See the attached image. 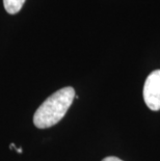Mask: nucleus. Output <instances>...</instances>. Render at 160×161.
<instances>
[{"label": "nucleus", "instance_id": "f03ea898", "mask_svg": "<svg viewBox=\"0 0 160 161\" xmlns=\"http://www.w3.org/2000/svg\"><path fill=\"white\" fill-rule=\"evenodd\" d=\"M144 99L151 110H160V70L152 72L146 79Z\"/></svg>", "mask_w": 160, "mask_h": 161}, {"label": "nucleus", "instance_id": "20e7f679", "mask_svg": "<svg viewBox=\"0 0 160 161\" xmlns=\"http://www.w3.org/2000/svg\"><path fill=\"white\" fill-rule=\"evenodd\" d=\"M102 161H123V160H121L120 158H118V157L109 156V157H106V158H104Z\"/></svg>", "mask_w": 160, "mask_h": 161}, {"label": "nucleus", "instance_id": "f257e3e1", "mask_svg": "<svg viewBox=\"0 0 160 161\" xmlns=\"http://www.w3.org/2000/svg\"><path fill=\"white\" fill-rule=\"evenodd\" d=\"M75 98V90L71 86L55 92L43 102L33 115V124L39 129L50 128L59 123L66 115Z\"/></svg>", "mask_w": 160, "mask_h": 161}, {"label": "nucleus", "instance_id": "7ed1b4c3", "mask_svg": "<svg viewBox=\"0 0 160 161\" xmlns=\"http://www.w3.org/2000/svg\"><path fill=\"white\" fill-rule=\"evenodd\" d=\"M25 0H3L5 11L11 15L19 13L21 11L22 6L24 5Z\"/></svg>", "mask_w": 160, "mask_h": 161}]
</instances>
